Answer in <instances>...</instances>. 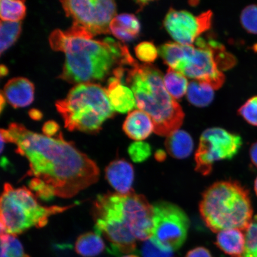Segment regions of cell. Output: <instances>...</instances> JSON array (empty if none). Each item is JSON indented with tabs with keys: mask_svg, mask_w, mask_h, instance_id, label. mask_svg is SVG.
Segmentation results:
<instances>
[{
	"mask_svg": "<svg viewBox=\"0 0 257 257\" xmlns=\"http://www.w3.org/2000/svg\"><path fill=\"white\" fill-rule=\"evenodd\" d=\"M5 143L16 145V152L30 164L27 176L40 180L56 197L70 198L97 182L99 169L94 161L80 152L62 133L50 138L12 123L1 130Z\"/></svg>",
	"mask_w": 257,
	"mask_h": 257,
	"instance_id": "cell-1",
	"label": "cell"
},
{
	"mask_svg": "<svg viewBox=\"0 0 257 257\" xmlns=\"http://www.w3.org/2000/svg\"><path fill=\"white\" fill-rule=\"evenodd\" d=\"M93 205L95 232L104 236L114 251L133 252L137 240L152 237L153 206L144 195L108 192L98 195Z\"/></svg>",
	"mask_w": 257,
	"mask_h": 257,
	"instance_id": "cell-2",
	"label": "cell"
},
{
	"mask_svg": "<svg viewBox=\"0 0 257 257\" xmlns=\"http://www.w3.org/2000/svg\"><path fill=\"white\" fill-rule=\"evenodd\" d=\"M49 43L54 51L65 54L59 78L77 85L102 81L118 67L132 66L136 62L125 45L111 38L100 41L73 37L56 30Z\"/></svg>",
	"mask_w": 257,
	"mask_h": 257,
	"instance_id": "cell-3",
	"label": "cell"
},
{
	"mask_svg": "<svg viewBox=\"0 0 257 257\" xmlns=\"http://www.w3.org/2000/svg\"><path fill=\"white\" fill-rule=\"evenodd\" d=\"M126 70L125 81L134 92L137 108L152 118L154 133L168 137L179 130L185 113L167 91L162 72L152 64H141L137 61Z\"/></svg>",
	"mask_w": 257,
	"mask_h": 257,
	"instance_id": "cell-4",
	"label": "cell"
},
{
	"mask_svg": "<svg viewBox=\"0 0 257 257\" xmlns=\"http://www.w3.org/2000/svg\"><path fill=\"white\" fill-rule=\"evenodd\" d=\"M166 64L193 80L210 84L214 89L222 86L225 76L221 70L232 68L237 60L222 44L215 40L198 38L195 45L168 42L159 48Z\"/></svg>",
	"mask_w": 257,
	"mask_h": 257,
	"instance_id": "cell-5",
	"label": "cell"
},
{
	"mask_svg": "<svg viewBox=\"0 0 257 257\" xmlns=\"http://www.w3.org/2000/svg\"><path fill=\"white\" fill-rule=\"evenodd\" d=\"M200 212L206 226L215 233L245 231L252 220L249 191L236 181L217 182L210 186L202 194Z\"/></svg>",
	"mask_w": 257,
	"mask_h": 257,
	"instance_id": "cell-6",
	"label": "cell"
},
{
	"mask_svg": "<svg viewBox=\"0 0 257 257\" xmlns=\"http://www.w3.org/2000/svg\"><path fill=\"white\" fill-rule=\"evenodd\" d=\"M56 107L67 130L87 133H97L115 112L105 88L95 83L74 86L65 98L56 101Z\"/></svg>",
	"mask_w": 257,
	"mask_h": 257,
	"instance_id": "cell-7",
	"label": "cell"
},
{
	"mask_svg": "<svg viewBox=\"0 0 257 257\" xmlns=\"http://www.w3.org/2000/svg\"><path fill=\"white\" fill-rule=\"evenodd\" d=\"M36 196L26 187L15 188L6 183L0 200V229L1 234L18 235L32 227L46 226L51 216L75 207L43 206Z\"/></svg>",
	"mask_w": 257,
	"mask_h": 257,
	"instance_id": "cell-8",
	"label": "cell"
},
{
	"mask_svg": "<svg viewBox=\"0 0 257 257\" xmlns=\"http://www.w3.org/2000/svg\"><path fill=\"white\" fill-rule=\"evenodd\" d=\"M153 229L150 239L160 248L172 252L179 249L187 237L189 221L178 205L167 202L153 206Z\"/></svg>",
	"mask_w": 257,
	"mask_h": 257,
	"instance_id": "cell-9",
	"label": "cell"
},
{
	"mask_svg": "<svg viewBox=\"0 0 257 257\" xmlns=\"http://www.w3.org/2000/svg\"><path fill=\"white\" fill-rule=\"evenodd\" d=\"M67 17L94 38L111 33L110 24L116 16L117 5L111 0H67L60 2Z\"/></svg>",
	"mask_w": 257,
	"mask_h": 257,
	"instance_id": "cell-10",
	"label": "cell"
},
{
	"mask_svg": "<svg viewBox=\"0 0 257 257\" xmlns=\"http://www.w3.org/2000/svg\"><path fill=\"white\" fill-rule=\"evenodd\" d=\"M242 138L220 127L207 128L202 134L195 153V170L203 176L210 174L213 164L232 159L242 147Z\"/></svg>",
	"mask_w": 257,
	"mask_h": 257,
	"instance_id": "cell-11",
	"label": "cell"
},
{
	"mask_svg": "<svg viewBox=\"0 0 257 257\" xmlns=\"http://www.w3.org/2000/svg\"><path fill=\"white\" fill-rule=\"evenodd\" d=\"M213 13L211 11L195 16L186 11L170 8L163 24L176 43L192 45L198 37L211 28Z\"/></svg>",
	"mask_w": 257,
	"mask_h": 257,
	"instance_id": "cell-12",
	"label": "cell"
},
{
	"mask_svg": "<svg viewBox=\"0 0 257 257\" xmlns=\"http://www.w3.org/2000/svg\"><path fill=\"white\" fill-rule=\"evenodd\" d=\"M105 173L106 179L118 194L125 195L134 191V169L126 160L112 161L106 167Z\"/></svg>",
	"mask_w": 257,
	"mask_h": 257,
	"instance_id": "cell-13",
	"label": "cell"
},
{
	"mask_svg": "<svg viewBox=\"0 0 257 257\" xmlns=\"http://www.w3.org/2000/svg\"><path fill=\"white\" fill-rule=\"evenodd\" d=\"M3 93L14 108L25 107L34 101L35 86L30 80L17 77L9 80Z\"/></svg>",
	"mask_w": 257,
	"mask_h": 257,
	"instance_id": "cell-14",
	"label": "cell"
},
{
	"mask_svg": "<svg viewBox=\"0 0 257 257\" xmlns=\"http://www.w3.org/2000/svg\"><path fill=\"white\" fill-rule=\"evenodd\" d=\"M109 101L115 111L126 113L137 108V102L132 89L122 84L119 79L112 77L105 88Z\"/></svg>",
	"mask_w": 257,
	"mask_h": 257,
	"instance_id": "cell-15",
	"label": "cell"
},
{
	"mask_svg": "<svg viewBox=\"0 0 257 257\" xmlns=\"http://www.w3.org/2000/svg\"><path fill=\"white\" fill-rule=\"evenodd\" d=\"M123 130L131 139L141 141L150 137L154 131V126L152 118L146 112L136 110L128 114Z\"/></svg>",
	"mask_w": 257,
	"mask_h": 257,
	"instance_id": "cell-16",
	"label": "cell"
},
{
	"mask_svg": "<svg viewBox=\"0 0 257 257\" xmlns=\"http://www.w3.org/2000/svg\"><path fill=\"white\" fill-rule=\"evenodd\" d=\"M111 33L123 42L133 41L139 36L141 25L139 20L133 14L117 15L110 24Z\"/></svg>",
	"mask_w": 257,
	"mask_h": 257,
	"instance_id": "cell-17",
	"label": "cell"
},
{
	"mask_svg": "<svg viewBox=\"0 0 257 257\" xmlns=\"http://www.w3.org/2000/svg\"><path fill=\"white\" fill-rule=\"evenodd\" d=\"M216 244L232 257H242L245 247V234L242 230L229 229L218 233Z\"/></svg>",
	"mask_w": 257,
	"mask_h": 257,
	"instance_id": "cell-18",
	"label": "cell"
},
{
	"mask_svg": "<svg viewBox=\"0 0 257 257\" xmlns=\"http://www.w3.org/2000/svg\"><path fill=\"white\" fill-rule=\"evenodd\" d=\"M165 147L170 156L175 159H184L192 153L194 142L190 135L179 130L167 137Z\"/></svg>",
	"mask_w": 257,
	"mask_h": 257,
	"instance_id": "cell-19",
	"label": "cell"
},
{
	"mask_svg": "<svg viewBox=\"0 0 257 257\" xmlns=\"http://www.w3.org/2000/svg\"><path fill=\"white\" fill-rule=\"evenodd\" d=\"M186 96L191 104L198 107H206L213 100L214 88L207 82L192 80L189 82Z\"/></svg>",
	"mask_w": 257,
	"mask_h": 257,
	"instance_id": "cell-20",
	"label": "cell"
},
{
	"mask_svg": "<svg viewBox=\"0 0 257 257\" xmlns=\"http://www.w3.org/2000/svg\"><path fill=\"white\" fill-rule=\"evenodd\" d=\"M105 245L101 236L96 232H88L80 235L75 243V249L83 257H94L104 251Z\"/></svg>",
	"mask_w": 257,
	"mask_h": 257,
	"instance_id": "cell-21",
	"label": "cell"
},
{
	"mask_svg": "<svg viewBox=\"0 0 257 257\" xmlns=\"http://www.w3.org/2000/svg\"><path fill=\"white\" fill-rule=\"evenodd\" d=\"M164 83L167 91L175 99L181 98L187 92L188 79L182 73L170 67L164 76Z\"/></svg>",
	"mask_w": 257,
	"mask_h": 257,
	"instance_id": "cell-22",
	"label": "cell"
},
{
	"mask_svg": "<svg viewBox=\"0 0 257 257\" xmlns=\"http://www.w3.org/2000/svg\"><path fill=\"white\" fill-rule=\"evenodd\" d=\"M22 31L21 22L1 21L0 23V53L2 54L11 47L20 36Z\"/></svg>",
	"mask_w": 257,
	"mask_h": 257,
	"instance_id": "cell-23",
	"label": "cell"
},
{
	"mask_svg": "<svg viewBox=\"0 0 257 257\" xmlns=\"http://www.w3.org/2000/svg\"><path fill=\"white\" fill-rule=\"evenodd\" d=\"M27 8L24 1L1 0L0 17L2 21L20 22L25 18Z\"/></svg>",
	"mask_w": 257,
	"mask_h": 257,
	"instance_id": "cell-24",
	"label": "cell"
},
{
	"mask_svg": "<svg viewBox=\"0 0 257 257\" xmlns=\"http://www.w3.org/2000/svg\"><path fill=\"white\" fill-rule=\"evenodd\" d=\"M1 257H31L25 252L17 237L12 234H1Z\"/></svg>",
	"mask_w": 257,
	"mask_h": 257,
	"instance_id": "cell-25",
	"label": "cell"
},
{
	"mask_svg": "<svg viewBox=\"0 0 257 257\" xmlns=\"http://www.w3.org/2000/svg\"><path fill=\"white\" fill-rule=\"evenodd\" d=\"M245 251L242 257H257V215L245 231Z\"/></svg>",
	"mask_w": 257,
	"mask_h": 257,
	"instance_id": "cell-26",
	"label": "cell"
},
{
	"mask_svg": "<svg viewBox=\"0 0 257 257\" xmlns=\"http://www.w3.org/2000/svg\"><path fill=\"white\" fill-rule=\"evenodd\" d=\"M240 21L244 30L257 35V5L246 6L241 13Z\"/></svg>",
	"mask_w": 257,
	"mask_h": 257,
	"instance_id": "cell-27",
	"label": "cell"
},
{
	"mask_svg": "<svg viewBox=\"0 0 257 257\" xmlns=\"http://www.w3.org/2000/svg\"><path fill=\"white\" fill-rule=\"evenodd\" d=\"M135 52L138 59L146 63L154 62L158 56L159 51L152 42L144 41L135 48Z\"/></svg>",
	"mask_w": 257,
	"mask_h": 257,
	"instance_id": "cell-28",
	"label": "cell"
},
{
	"mask_svg": "<svg viewBox=\"0 0 257 257\" xmlns=\"http://www.w3.org/2000/svg\"><path fill=\"white\" fill-rule=\"evenodd\" d=\"M128 153L133 162L141 163L149 158L152 150L149 144L143 141H136L128 147Z\"/></svg>",
	"mask_w": 257,
	"mask_h": 257,
	"instance_id": "cell-29",
	"label": "cell"
},
{
	"mask_svg": "<svg viewBox=\"0 0 257 257\" xmlns=\"http://www.w3.org/2000/svg\"><path fill=\"white\" fill-rule=\"evenodd\" d=\"M237 111L249 124L257 126V96L248 99Z\"/></svg>",
	"mask_w": 257,
	"mask_h": 257,
	"instance_id": "cell-30",
	"label": "cell"
},
{
	"mask_svg": "<svg viewBox=\"0 0 257 257\" xmlns=\"http://www.w3.org/2000/svg\"><path fill=\"white\" fill-rule=\"evenodd\" d=\"M30 190L35 193L38 198L45 201H49L56 197L54 191L43 182L37 178H32L29 181Z\"/></svg>",
	"mask_w": 257,
	"mask_h": 257,
	"instance_id": "cell-31",
	"label": "cell"
},
{
	"mask_svg": "<svg viewBox=\"0 0 257 257\" xmlns=\"http://www.w3.org/2000/svg\"><path fill=\"white\" fill-rule=\"evenodd\" d=\"M141 250L144 257H173L172 252L160 248L150 239L145 241Z\"/></svg>",
	"mask_w": 257,
	"mask_h": 257,
	"instance_id": "cell-32",
	"label": "cell"
},
{
	"mask_svg": "<svg viewBox=\"0 0 257 257\" xmlns=\"http://www.w3.org/2000/svg\"><path fill=\"white\" fill-rule=\"evenodd\" d=\"M59 124L55 121L49 120L44 123L43 127V133L45 136L53 138L59 131Z\"/></svg>",
	"mask_w": 257,
	"mask_h": 257,
	"instance_id": "cell-33",
	"label": "cell"
},
{
	"mask_svg": "<svg viewBox=\"0 0 257 257\" xmlns=\"http://www.w3.org/2000/svg\"><path fill=\"white\" fill-rule=\"evenodd\" d=\"M185 257H213L210 250L204 247H197L189 250Z\"/></svg>",
	"mask_w": 257,
	"mask_h": 257,
	"instance_id": "cell-34",
	"label": "cell"
},
{
	"mask_svg": "<svg viewBox=\"0 0 257 257\" xmlns=\"http://www.w3.org/2000/svg\"><path fill=\"white\" fill-rule=\"evenodd\" d=\"M249 156L252 163L257 168V142L253 143L250 147Z\"/></svg>",
	"mask_w": 257,
	"mask_h": 257,
	"instance_id": "cell-35",
	"label": "cell"
},
{
	"mask_svg": "<svg viewBox=\"0 0 257 257\" xmlns=\"http://www.w3.org/2000/svg\"><path fill=\"white\" fill-rule=\"evenodd\" d=\"M29 115L34 120H40L42 119V118L43 117V114L42 113V112L38 110V109H31V110L29 111Z\"/></svg>",
	"mask_w": 257,
	"mask_h": 257,
	"instance_id": "cell-36",
	"label": "cell"
},
{
	"mask_svg": "<svg viewBox=\"0 0 257 257\" xmlns=\"http://www.w3.org/2000/svg\"><path fill=\"white\" fill-rule=\"evenodd\" d=\"M8 73L9 70L8 67L2 64V65L0 66V75H1V76H5L8 75Z\"/></svg>",
	"mask_w": 257,
	"mask_h": 257,
	"instance_id": "cell-37",
	"label": "cell"
},
{
	"mask_svg": "<svg viewBox=\"0 0 257 257\" xmlns=\"http://www.w3.org/2000/svg\"><path fill=\"white\" fill-rule=\"evenodd\" d=\"M0 96H1V98H0V107H0V110H1V112H2L3 108H4L5 107L6 102L5 96L4 94H3L2 91L1 92V95H0Z\"/></svg>",
	"mask_w": 257,
	"mask_h": 257,
	"instance_id": "cell-38",
	"label": "cell"
},
{
	"mask_svg": "<svg viewBox=\"0 0 257 257\" xmlns=\"http://www.w3.org/2000/svg\"><path fill=\"white\" fill-rule=\"evenodd\" d=\"M254 189H255V192L256 193V195H257V178H256L255 182H254Z\"/></svg>",
	"mask_w": 257,
	"mask_h": 257,
	"instance_id": "cell-39",
	"label": "cell"
},
{
	"mask_svg": "<svg viewBox=\"0 0 257 257\" xmlns=\"http://www.w3.org/2000/svg\"><path fill=\"white\" fill-rule=\"evenodd\" d=\"M253 50L257 52V44L254 45V46L253 47Z\"/></svg>",
	"mask_w": 257,
	"mask_h": 257,
	"instance_id": "cell-40",
	"label": "cell"
},
{
	"mask_svg": "<svg viewBox=\"0 0 257 257\" xmlns=\"http://www.w3.org/2000/svg\"><path fill=\"white\" fill-rule=\"evenodd\" d=\"M123 257H138V256L135 255H125Z\"/></svg>",
	"mask_w": 257,
	"mask_h": 257,
	"instance_id": "cell-41",
	"label": "cell"
}]
</instances>
